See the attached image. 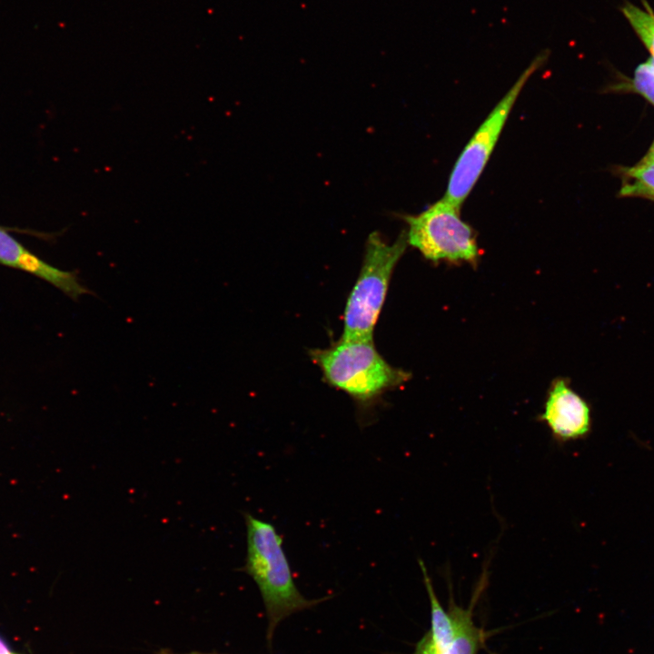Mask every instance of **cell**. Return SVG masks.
I'll list each match as a JSON object with an SVG mask.
<instances>
[{
    "instance_id": "1",
    "label": "cell",
    "mask_w": 654,
    "mask_h": 654,
    "mask_svg": "<svg viewBox=\"0 0 654 654\" xmlns=\"http://www.w3.org/2000/svg\"><path fill=\"white\" fill-rule=\"evenodd\" d=\"M243 518L247 550L242 570L253 578L261 592L268 619L267 640L271 644L282 619L329 598L306 599L294 582L282 538L275 527L249 512H244Z\"/></svg>"
},
{
    "instance_id": "2",
    "label": "cell",
    "mask_w": 654,
    "mask_h": 654,
    "mask_svg": "<svg viewBox=\"0 0 654 654\" xmlns=\"http://www.w3.org/2000/svg\"><path fill=\"white\" fill-rule=\"evenodd\" d=\"M310 356L326 382L360 403H370L388 390L405 383L411 373L389 364L376 350L373 340H340L325 349H313Z\"/></svg>"
},
{
    "instance_id": "3",
    "label": "cell",
    "mask_w": 654,
    "mask_h": 654,
    "mask_svg": "<svg viewBox=\"0 0 654 654\" xmlns=\"http://www.w3.org/2000/svg\"><path fill=\"white\" fill-rule=\"evenodd\" d=\"M407 245L406 233L392 243L377 232L369 235L360 273L345 305L342 340H372L393 270Z\"/></svg>"
},
{
    "instance_id": "4",
    "label": "cell",
    "mask_w": 654,
    "mask_h": 654,
    "mask_svg": "<svg viewBox=\"0 0 654 654\" xmlns=\"http://www.w3.org/2000/svg\"><path fill=\"white\" fill-rule=\"evenodd\" d=\"M460 208L442 197L421 213L404 216L408 244L433 263L476 266L481 256L476 233L461 219Z\"/></svg>"
},
{
    "instance_id": "5",
    "label": "cell",
    "mask_w": 654,
    "mask_h": 654,
    "mask_svg": "<svg viewBox=\"0 0 654 654\" xmlns=\"http://www.w3.org/2000/svg\"><path fill=\"white\" fill-rule=\"evenodd\" d=\"M550 50L540 52L495 105L465 145L451 173L444 198L461 207L484 170L509 114L530 77L549 59Z\"/></svg>"
},
{
    "instance_id": "6",
    "label": "cell",
    "mask_w": 654,
    "mask_h": 654,
    "mask_svg": "<svg viewBox=\"0 0 654 654\" xmlns=\"http://www.w3.org/2000/svg\"><path fill=\"white\" fill-rule=\"evenodd\" d=\"M539 420L546 423L552 437L561 443L586 438L591 431L589 403L565 379L553 381Z\"/></svg>"
},
{
    "instance_id": "7",
    "label": "cell",
    "mask_w": 654,
    "mask_h": 654,
    "mask_svg": "<svg viewBox=\"0 0 654 654\" xmlns=\"http://www.w3.org/2000/svg\"><path fill=\"white\" fill-rule=\"evenodd\" d=\"M0 264L39 277L73 299H77L82 294L93 293L80 283L75 272L63 271L47 263L31 253L2 226H0Z\"/></svg>"
},
{
    "instance_id": "8",
    "label": "cell",
    "mask_w": 654,
    "mask_h": 654,
    "mask_svg": "<svg viewBox=\"0 0 654 654\" xmlns=\"http://www.w3.org/2000/svg\"><path fill=\"white\" fill-rule=\"evenodd\" d=\"M448 611L452 620L453 634L445 654H477L482 641V632L474 624L471 611L456 605L452 600L450 601Z\"/></svg>"
},
{
    "instance_id": "9",
    "label": "cell",
    "mask_w": 654,
    "mask_h": 654,
    "mask_svg": "<svg viewBox=\"0 0 654 654\" xmlns=\"http://www.w3.org/2000/svg\"><path fill=\"white\" fill-rule=\"evenodd\" d=\"M422 573L424 585L431 603V631L439 648L446 653L453 634L452 620L449 611L444 610L434 591L431 580L428 574L424 562L418 560Z\"/></svg>"
},
{
    "instance_id": "10",
    "label": "cell",
    "mask_w": 654,
    "mask_h": 654,
    "mask_svg": "<svg viewBox=\"0 0 654 654\" xmlns=\"http://www.w3.org/2000/svg\"><path fill=\"white\" fill-rule=\"evenodd\" d=\"M622 185L619 195L642 197L654 201V164L622 169Z\"/></svg>"
},
{
    "instance_id": "11",
    "label": "cell",
    "mask_w": 654,
    "mask_h": 654,
    "mask_svg": "<svg viewBox=\"0 0 654 654\" xmlns=\"http://www.w3.org/2000/svg\"><path fill=\"white\" fill-rule=\"evenodd\" d=\"M642 3L643 9L633 4L625 3L621 12L650 53L649 60L654 64V13L645 0H642Z\"/></svg>"
},
{
    "instance_id": "12",
    "label": "cell",
    "mask_w": 654,
    "mask_h": 654,
    "mask_svg": "<svg viewBox=\"0 0 654 654\" xmlns=\"http://www.w3.org/2000/svg\"><path fill=\"white\" fill-rule=\"evenodd\" d=\"M631 87L654 105V64L649 59L636 68Z\"/></svg>"
},
{
    "instance_id": "13",
    "label": "cell",
    "mask_w": 654,
    "mask_h": 654,
    "mask_svg": "<svg viewBox=\"0 0 654 654\" xmlns=\"http://www.w3.org/2000/svg\"><path fill=\"white\" fill-rule=\"evenodd\" d=\"M412 654H444L435 642L431 631L428 630L417 642Z\"/></svg>"
},
{
    "instance_id": "14",
    "label": "cell",
    "mask_w": 654,
    "mask_h": 654,
    "mask_svg": "<svg viewBox=\"0 0 654 654\" xmlns=\"http://www.w3.org/2000/svg\"><path fill=\"white\" fill-rule=\"evenodd\" d=\"M641 164H654V142L650 148L649 149L646 155L641 159V161L639 163Z\"/></svg>"
},
{
    "instance_id": "15",
    "label": "cell",
    "mask_w": 654,
    "mask_h": 654,
    "mask_svg": "<svg viewBox=\"0 0 654 654\" xmlns=\"http://www.w3.org/2000/svg\"><path fill=\"white\" fill-rule=\"evenodd\" d=\"M10 650L5 642L0 638V654H10Z\"/></svg>"
},
{
    "instance_id": "16",
    "label": "cell",
    "mask_w": 654,
    "mask_h": 654,
    "mask_svg": "<svg viewBox=\"0 0 654 654\" xmlns=\"http://www.w3.org/2000/svg\"><path fill=\"white\" fill-rule=\"evenodd\" d=\"M189 654H214V653H200V652H192V653H189Z\"/></svg>"
},
{
    "instance_id": "17",
    "label": "cell",
    "mask_w": 654,
    "mask_h": 654,
    "mask_svg": "<svg viewBox=\"0 0 654 654\" xmlns=\"http://www.w3.org/2000/svg\"><path fill=\"white\" fill-rule=\"evenodd\" d=\"M162 654H169V653L167 651H165V653H162Z\"/></svg>"
},
{
    "instance_id": "18",
    "label": "cell",
    "mask_w": 654,
    "mask_h": 654,
    "mask_svg": "<svg viewBox=\"0 0 654 654\" xmlns=\"http://www.w3.org/2000/svg\"><path fill=\"white\" fill-rule=\"evenodd\" d=\"M10 654H14V653H10Z\"/></svg>"
}]
</instances>
